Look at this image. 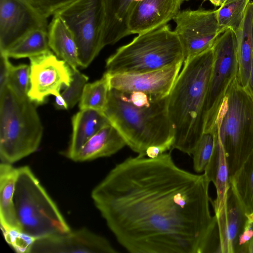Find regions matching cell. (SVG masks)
Listing matches in <instances>:
<instances>
[{
	"label": "cell",
	"mask_w": 253,
	"mask_h": 253,
	"mask_svg": "<svg viewBox=\"0 0 253 253\" xmlns=\"http://www.w3.org/2000/svg\"><path fill=\"white\" fill-rule=\"evenodd\" d=\"M180 41L169 25L138 35L118 48L106 61L109 74H136L184 63Z\"/></svg>",
	"instance_id": "obj_5"
},
{
	"label": "cell",
	"mask_w": 253,
	"mask_h": 253,
	"mask_svg": "<svg viewBox=\"0 0 253 253\" xmlns=\"http://www.w3.org/2000/svg\"><path fill=\"white\" fill-rule=\"evenodd\" d=\"M214 145L211 158L206 167L204 173L210 182H212L216 191V199L211 202L215 214L222 208L230 188L229 172L227 156L222 144L217 134L212 132Z\"/></svg>",
	"instance_id": "obj_19"
},
{
	"label": "cell",
	"mask_w": 253,
	"mask_h": 253,
	"mask_svg": "<svg viewBox=\"0 0 253 253\" xmlns=\"http://www.w3.org/2000/svg\"><path fill=\"white\" fill-rule=\"evenodd\" d=\"M30 59V86L28 97L34 103L42 104L50 95L59 96L73 77L71 67L51 51Z\"/></svg>",
	"instance_id": "obj_11"
},
{
	"label": "cell",
	"mask_w": 253,
	"mask_h": 253,
	"mask_svg": "<svg viewBox=\"0 0 253 253\" xmlns=\"http://www.w3.org/2000/svg\"><path fill=\"white\" fill-rule=\"evenodd\" d=\"M251 0H224L216 9L218 25L222 31L230 28L235 32L239 27Z\"/></svg>",
	"instance_id": "obj_27"
},
{
	"label": "cell",
	"mask_w": 253,
	"mask_h": 253,
	"mask_svg": "<svg viewBox=\"0 0 253 253\" xmlns=\"http://www.w3.org/2000/svg\"><path fill=\"white\" fill-rule=\"evenodd\" d=\"M19 230L35 239L71 230L54 201L31 169H17L13 197Z\"/></svg>",
	"instance_id": "obj_7"
},
{
	"label": "cell",
	"mask_w": 253,
	"mask_h": 253,
	"mask_svg": "<svg viewBox=\"0 0 253 253\" xmlns=\"http://www.w3.org/2000/svg\"><path fill=\"white\" fill-rule=\"evenodd\" d=\"M11 64L8 56L4 54L0 53V90H1L8 83Z\"/></svg>",
	"instance_id": "obj_34"
},
{
	"label": "cell",
	"mask_w": 253,
	"mask_h": 253,
	"mask_svg": "<svg viewBox=\"0 0 253 253\" xmlns=\"http://www.w3.org/2000/svg\"><path fill=\"white\" fill-rule=\"evenodd\" d=\"M215 215L219 241V253H235L238 240L248 219L231 186L222 208Z\"/></svg>",
	"instance_id": "obj_16"
},
{
	"label": "cell",
	"mask_w": 253,
	"mask_h": 253,
	"mask_svg": "<svg viewBox=\"0 0 253 253\" xmlns=\"http://www.w3.org/2000/svg\"><path fill=\"white\" fill-rule=\"evenodd\" d=\"M126 145L124 139L111 124L93 135L73 159L75 162L90 161L109 157Z\"/></svg>",
	"instance_id": "obj_20"
},
{
	"label": "cell",
	"mask_w": 253,
	"mask_h": 253,
	"mask_svg": "<svg viewBox=\"0 0 253 253\" xmlns=\"http://www.w3.org/2000/svg\"><path fill=\"white\" fill-rule=\"evenodd\" d=\"M248 221L251 223H253V212L247 214Z\"/></svg>",
	"instance_id": "obj_39"
},
{
	"label": "cell",
	"mask_w": 253,
	"mask_h": 253,
	"mask_svg": "<svg viewBox=\"0 0 253 253\" xmlns=\"http://www.w3.org/2000/svg\"><path fill=\"white\" fill-rule=\"evenodd\" d=\"M7 242L17 253H30L35 239L19 230H10L3 232Z\"/></svg>",
	"instance_id": "obj_31"
},
{
	"label": "cell",
	"mask_w": 253,
	"mask_h": 253,
	"mask_svg": "<svg viewBox=\"0 0 253 253\" xmlns=\"http://www.w3.org/2000/svg\"><path fill=\"white\" fill-rule=\"evenodd\" d=\"M249 253H253V237L249 244Z\"/></svg>",
	"instance_id": "obj_38"
},
{
	"label": "cell",
	"mask_w": 253,
	"mask_h": 253,
	"mask_svg": "<svg viewBox=\"0 0 253 253\" xmlns=\"http://www.w3.org/2000/svg\"><path fill=\"white\" fill-rule=\"evenodd\" d=\"M109 90L108 79L105 74L100 79L86 83L79 101L80 110L90 109L103 112Z\"/></svg>",
	"instance_id": "obj_26"
},
{
	"label": "cell",
	"mask_w": 253,
	"mask_h": 253,
	"mask_svg": "<svg viewBox=\"0 0 253 253\" xmlns=\"http://www.w3.org/2000/svg\"><path fill=\"white\" fill-rule=\"evenodd\" d=\"M47 33L49 46L56 56L73 69L79 67L78 50L74 36L58 15H53L48 25Z\"/></svg>",
	"instance_id": "obj_22"
},
{
	"label": "cell",
	"mask_w": 253,
	"mask_h": 253,
	"mask_svg": "<svg viewBox=\"0 0 253 253\" xmlns=\"http://www.w3.org/2000/svg\"><path fill=\"white\" fill-rule=\"evenodd\" d=\"M213 60L211 48L184 61L169 95L168 114L174 131L171 149L191 155L204 133Z\"/></svg>",
	"instance_id": "obj_3"
},
{
	"label": "cell",
	"mask_w": 253,
	"mask_h": 253,
	"mask_svg": "<svg viewBox=\"0 0 253 253\" xmlns=\"http://www.w3.org/2000/svg\"><path fill=\"white\" fill-rule=\"evenodd\" d=\"M213 60L207 95L204 133H211L227 90L237 77L236 39L228 28L216 39L212 47Z\"/></svg>",
	"instance_id": "obj_9"
},
{
	"label": "cell",
	"mask_w": 253,
	"mask_h": 253,
	"mask_svg": "<svg viewBox=\"0 0 253 253\" xmlns=\"http://www.w3.org/2000/svg\"><path fill=\"white\" fill-rule=\"evenodd\" d=\"M210 181L179 168L170 152L117 164L91 197L121 246L131 253H203L216 224Z\"/></svg>",
	"instance_id": "obj_1"
},
{
	"label": "cell",
	"mask_w": 253,
	"mask_h": 253,
	"mask_svg": "<svg viewBox=\"0 0 253 253\" xmlns=\"http://www.w3.org/2000/svg\"><path fill=\"white\" fill-rule=\"evenodd\" d=\"M214 145L212 133H204L192 154L193 167L198 173L204 172L212 155Z\"/></svg>",
	"instance_id": "obj_29"
},
{
	"label": "cell",
	"mask_w": 253,
	"mask_h": 253,
	"mask_svg": "<svg viewBox=\"0 0 253 253\" xmlns=\"http://www.w3.org/2000/svg\"><path fill=\"white\" fill-rule=\"evenodd\" d=\"M253 237V223H247L238 240L235 253H249V244Z\"/></svg>",
	"instance_id": "obj_33"
},
{
	"label": "cell",
	"mask_w": 253,
	"mask_h": 253,
	"mask_svg": "<svg viewBox=\"0 0 253 253\" xmlns=\"http://www.w3.org/2000/svg\"><path fill=\"white\" fill-rule=\"evenodd\" d=\"M140 0H104L105 14L104 46L114 44L129 35V20L134 9Z\"/></svg>",
	"instance_id": "obj_17"
},
{
	"label": "cell",
	"mask_w": 253,
	"mask_h": 253,
	"mask_svg": "<svg viewBox=\"0 0 253 253\" xmlns=\"http://www.w3.org/2000/svg\"><path fill=\"white\" fill-rule=\"evenodd\" d=\"M9 85L0 90V158L11 164L36 152L43 127L35 106Z\"/></svg>",
	"instance_id": "obj_4"
},
{
	"label": "cell",
	"mask_w": 253,
	"mask_h": 253,
	"mask_svg": "<svg viewBox=\"0 0 253 253\" xmlns=\"http://www.w3.org/2000/svg\"><path fill=\"white\" fill-rule=\"evenodd\" d=\"M45 17L54 15L59 11L77 0H29Z\"/></svg>",
	"instance_id": "obj_32"
},
{
	"label": "cell",
	"mask_w": 253,
	"mask_h": 253,
	"mask_svg": "<svg viewBox=\"0 0 253 253\" xmlns=\"http://www.w3.org/2000/svg\"><path fill=\"white\" fill-rule=\"evenodd\" d=\"M72 69L73 77L70 85L65 88L59 96L55 97V106L58 109H71L79 102L88 80V77L81 73L77 68Z\"/></svg>",
	"instance_id": "obj_28"
},
{
	"label": "cell",
	"mask_w": 253,
	"mask_h": 253,
	"mask_svg": "<svg viewBox=\"0 0 253 253\" xmlns=\"http://www.w3.org/2000/svg\"><path fill=\"white\" fill-rule=\"evenodd\" d=\"M229 183L246 214L253 212V151L229 176Z\"/></svg>",
	"instance_id": "obj_24"
},
{
	"label": "cell",
	"mask_w": 253,
	"mask_h": 253,
	"mask_svg": "<svg viewBox=\"0 0 253 253\" xmlns=\"http://www.w3.org/2000/svg\"><path fill=\"white\" fill-rule=\"evenodd\" d=\"M172 146V143H171L151 146L147 149L145 155L149 158H155L165 153L167 151L171 149Z\"/></svg>",
	"instance_id": "obj_35"
},
{
	"label": "cell",
	"mask_w": 253,
	"mask_h": 253,
	"mask_svg": "<svg viewBox=\"0 0 253 253\" xmlns=\"http://www.w3.org/2000/svg\"><path fill=\"white\" fill-rule=\"evenodd\" d=\"M30 66L21 64L14 66L11 64L8 83L15 92L21 96H28L30 86Z\"/></svg>",
	"instance_id": "obj_30"
},
{
	"label": "cell",
	"mask_w": 253,
	"mask_h": 253,
	"mask_svg": "<svg viewBox=\"0 0 253 253\" xmlns=\"http://www.w3.org/2000/svg\"><path fill=\"white\" fill-rule=\"evenodd\" d=\"M47 19L29 0H0V53L35 30H47Z\"/></svg>",
	"instance_id": "obj_12"
},
{
	"label": "cell",
	"mask_w": 253,
	"mask_h": 253,
	"mask_svg": "<svg viewBox=\"0 0 253 253\" xmlns=\"http://www.w3.org/2000/svg\"><path fill=\"white\" fill-rule=\"evenodd\" d=\"M169 95L156 99L139 92L110 88L102 113L126 145L139 155L146 156L149 147L173 145L174 131L168 114Z\"/></svg>",
	"instance_id": "obj_2"
},
{
	"label": "cell",
	"mask_w": 253,
	"mask_h": 253,
	"mask_svg": "<svg viewBox=\"0 0 253 253\" xmlns=\"http://www.w3.org/2000/svg\"><path fill=\"white\" fill-rule=\"evenodd\" d=\"M183 63L140 74H104L110 88L126 92H139L161 99L169 94Z\"/></svg>",
	"instance_id": "obj_13"
},
{
	"label": "cell",
	"mask_w": 253,
	"mask_h": 253,
	"mask_svg": "<svg viewBox=\"0 0 253 253\" xmlns=\"http://www.w3.org/2000/svg\"><path fill=\"white\" fill-rule=\"evenodd\" d=\"M244 88H245L247 90H248V91L250 93L252 97L253 98V50L249 82H248V85L246 87H244Z\"/></svg>",
	"instance_id": "obj_36"
},
{
	"label": "cell",
	"mask_w": 253,
	"mask_h": 253,
	"mask_svg": "<svg viewBox=\"0 0 253 253\" xmlns=\"http://www.w3.org/2000/svg\"><path fill=\"white\" fill-rule=\"evenodd\" d=\"M50 49L47 30L37 29L27 34L2 54L9 58H30L47 52Z\"/></svg>",
	"instance_id": "obj_25"
},
{
	"label": "cell",
	"mask_w": 253,
	"mask_h": 253,
	"mask_svg": "<svg viewBox=\"0 0 253 253\" xmlns=\"http://www.w3.org/2000/svg\"><path fill=\"white\" fill-rule=\"evenodd\" d=\"M184 0H141L128 24L131 34L145 33L165 26L178 14Z\"/></svg>",
	"instance_id": "obj_15"
},
{
	"label": "cell",
	"mask_w": 253,
	"mask_h": 253,
	"mask_svg": "<svg viewBox=\"0 0 253 253\" xmlns=\"http://www.w3.org/2000/svg\"><path fill=\"white\" fill-rule=\"evenodd\" d=\"M109 124L101 112L90 109L80 110L72 119V134L66 156L73 160L88 139Z\"/></svg>",
	"instance_id": "obj_18"
},
{
	"label": "cell",
	"mask_w": 253,
	"mask_h": 253,
	"mask_svg": "<svg viewBox=\"0 0 253 253\" xmlns=\"http://www.w3.org/2000/svg\"><path fill=\"white\" fill-rule=\"evenodd\" d=\"M55 14L62 18L74 36L80 66L87 67L104 47V0H77Z\"/></svg>",
	"instance_id": "obj_8"
},
{
	"label": "cell",
	"mask_w": 253,
	"mask_h": 253,
	"mask_svg": "<svg viewBox=\"0 0 253 253\" xmlns=\"http://www.w3.org/2000/svg\"><path fill=\"white\" fill-rule=\"evenodd\" d=\"M17 169L10 164L0 165V221L2 232L19 230L13 197Z\"/></svg>",
	"instance_id": "obj_23"
},
{
	"label": "cell",
	"mask_w": 253,
	"mask_h": 253,
	"mask_svg": "<svg viewBox=\"0 0 253 253\" xmlns=\"http://www.w3.org/2000/svg\"><path fill=\"white\" fill-rule=\"evenodd\" d=\"M212 132L224 148L230 176L253 151V98L237 77L227 90Z\"/></svg>",
	"instance_id": "obj_6"
},
{
	"label": "cell",
	"mask_w": 253,
	"mask_h": 253,
	"mask_svg": "<svg viewBox=\"0 0 253 253\" xmlns=\"http://www.w3.org/2000/svg\"><path fill=\"white\" fill-rule=\"evenodd\" d=\"M116 252L105 238L82 228L36 239L30 253Z\"/></svg>",
	"instance_id": "obj_14"
},
{
	"label": "cell",
	"mask_w": 253,
	"mask_h": 253,
	"mask_svg": "<svg viewBox=\"0 0 253 253\" xmlns=\"http://www.w3.org/2000/svg\"><path fill=\"white\" fill-rule=\"evenodd\" d=\"M210 1L212 4H213L215 6H221L224 0H205Z\"/></svg>",
	"instance_id": "obj_37"
},
{
	"label": "cell",
	"mask_w": 253,
	"mask_h": 253,
	"mask_svg": "<svg viewBox=\"0 0 253 253\" xmlns=\"http://www.w3.org/2000/svg\"><path fill=\"white\" fill-rule=\"evenodd\" d=\"M253 1H250L245 10L239 28L234 32L236 39L238 63L237 80L244 87L248 85L253 50Z\"/></svg>",
	"instance_id": "obj_21"
},
{
	"label": "cell",
	"mask_w": 253,
	"mask_h": 253,
	"mask_svg": "<svg viewBox=\"0 0 253 253\" xmlns=\"http://www.w3.org/2000/svg\"><path fill=\"white\" fill-rule=\"evenodd\" d=\"M173 20L176 24L174 31L181 43L185 60L211 48L223 31L218 24L216 10L187 9L180 11Z\"/></svg>",
	"instance_id": "obj_10"
}]
</instances>
